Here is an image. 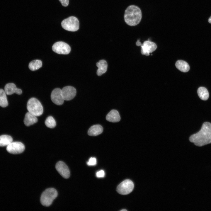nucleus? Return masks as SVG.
Returning a JSON list of instances; mask_svg holds the SVG:
<instances>
[{
	"instance_id": "obj_18",
	"label": "nucleus",
	"mask_w": 211,
	"mask_h": 211,
	"mask_svg": "<svg viewBox=\"0 0 211 211\" xmlns=\"http://www.w3.org/2000/svg\"><path fill=\"white\" fill-rule=\"evenodd\" d=\"M175 65L178 70L183 72H187L190 69L188 64L183 60H180L177 61Z\"/></svg>"
},
{
	"instance_id": "obj_8",
	"label": "nucleus",
	"mask_w": 211,
	"mask_h": 211,
	"mask_svg": "<svg viewBox=\"0 0 211 211\" xmlns=\"http://www.w3.org/2000/svg\"><path fill=\"white\" fill-rule=\"evenodd\" d=\"M6 149L10 153L17 154L22 153L25 149V147L21 142H12L7 146Z\"/></svg>"
},
{
	"instance_id": "obj_22",
	"label": "nucleus",
	"mask_w": 211,
	"mask_h": 211,
	"mask_svg": "<svg viewBox=\"0 0 211 211\" xmlns=\"http://www.w3.org/2000/svg\"><path fill=\"white\" fill-rule=\"evenodd\" d=\"M6 94L3 89H0V106L4 108L8 105Z\"/></svg>"
},
{
	"instance_id": "obj_15",
	"label": "nucleus",
	"mask_w": 211,
	"mask_h": 211,
	"mask_svg": "<svg viewBox=\"0 0 211 211\" xmlns=\"http://www.w3.org/2000/svg\"><path fill=\"white\" fill-rule=\"evenodd\" d=\"M38 121L36 116L28 112L25 115L24 120L25 125L29 126L34 124Z\"/></svg>"
},
{
	"instance_id": "obj_9",
	"label": "nucleus",
	"mask_w": 211,
	"mask_h": 211,
	"mask_svg": "<svg viewBox=\"0 0 211 211\" xmlns=\"http://www.w3.org/2000/svg\"><path fill=\"white\" fill-rule=\"evenodd\" d=\"M141 53L146 56L149 55V53L154 51L157 48L156 44L149 40L144 41L141 45Z\"/></svg>"
},
{
	"instance_id": "obj_12",
	"label": "nucleus",
	"mask_w": 211,
	"mask_h": 211,
	"mask_svg": "<svg viewBox=\"0 0 211 211\" xmlns=\"http://www.w3.org/2000/svg\"><path fill=\"white\" fill-rule=\"evenodd\" d=\"M55 168L58 172L64 178L67 179L69 177V170L64 162L61 161H59L56 164Z\"/></svg>"
},
{
	"instance_id": "obj_24",
	"label": "nucleus",
	"mask_w": 211,
	"mask_h": 211,
	"mask_svg": "<svg viewBox=\"0 0 211 211\" xmlns=\"http://www.w3.org/2000/svg\"><path fill=\"white\" fill-rule=\"evenodd\" d=\"M87 164L89 166L95 165L96 164V159L95 157H91L87 162Z\"/></svg>"
},
{
	"instance_id": "obj_10",
	"label": "nucleus",
	"mask_w": 211,
	"mask_h": 211,
	"mask_svg": "<svg viewBox=\"0 0 211 211\" xmlns=\"http://www.w3.org/2000/svg\"><path fill=\"white\" fill-rule=\"evenodd\" d=\"M51 98L52 102L55 104L62 105L64 100L62 94V90L59 88L54 89L51 93Z\"/></svg>"
},
{
	"instance_id": "obj_13",
	"label": "nucleus",
	"mask_w": 211,
	"mask_h": 211,
	"mask_svg": "<svg viewBox=\"0 0 211 211\" xmlns=\"http://www.w3.org/2000/svg\"><path fill=\"white\" fill-rule=\"evenodd\" d=\"M4 91L6 94L11 95L15 93L18 95L22 93V91L16 87V85L13 83H9L6 84L4 87Z\"/></svg>"
},
{
	"instance_id": "obj_11",
	"label": "nucleus",
	"mask_w": 211,
	"mask_h": 211,
	"mask_svg": "<svg viewBox=\"0 0 211 211\" xmlns=\"http://www.w3.org/2000/svg\"><path fill=\"white\" fill-rule=\"evenodd\" d=\"M62 90V94L64 100L69 101L75 96L76 91L73 87L68 86L63 87Z\"/></svg>"
},
{
	"instance_id": "obj_23",
	"label": "nucleus",
	"mask_w": 211,
	"mask_h": 211,
	"mask_svg": "<svg viewBox=\"0 0 211 211\" xmlns=\"http://www.w3.org/2000/svg\"><path fill=\"white\" fill-rule=\"evenodd\" d=\"M45 124L47 127L51 128L55 127L56 125V121L52 116H49L45 120Z\"/></svg>"
},
{
	"instance_id": "obj_6",
	"label": "nucleus",
	"mask_w": 211,
	"mask_h": 211,
	"mask_svg": "<svg viewBox=\"0 0 211 211\" xmlns=\"http://www.w3.org/2000/svg\"><path fill=\"white\" fill-rule=\"evenodd\" d=\"M134 185L130 180L126 179L120 183L117 186V191L122 195H127L130 193L133 190Z\"/></svg>"
},
{
	"instance_id": "obj_28",
	"label": "nucleus",
	"mask_w": 211,
	"mask_h": 211,
	"mask_svg": "<svg viewBox=\"0 0 211 211\" xmlns=\"http://www.w3.org/2000/svg\"><path fill=\"white\" fill-rule=\"evenodd\" d=\"M208 22L209 23H211V16L208 19Z\"/></svg>"
},
{
	"instance_id": "obj_19",
	"label": "nucleus",
	"mask_w": 211,
	"mask_h": 211,
	"mask_svg": "<svg viewBox=\"0 0 211 211\" xmlns=\"http://www.w3.org/2000/svg\"><path fill=\"white\" fill-rule=\"evenodd\" d=\"M198 96L200 98L204 101L207 100L209 97V93L207 89L204 87H200L197 91Z\"/></svg>"
},
{
	"instance_id": "obj_25",
	"label": "nucleus",
	"mask_w": 211,
	"mask_h": 211,
	"mask_svg": "<svg viewBox=\"0 0 211 211\" xmlns=\"http://www.w3.org/2000/svg\"><path fill=\"white\" fill-rule=\"evenodd\" d=\"M105 174L104 171L101 170L96 172V176L98 178H102L104 177Z\"/></svg>"
},
{
	"instance_id": "obj_14",
	"label": "nucleus",
	"mask_w": 211,
	"mask_h": 211,
	"mask_svg": "<svg viewBox=\"0 0 211 211\" xmlns=\"http://www.w3.org/2000/svg\"><path fill=\"white\" fill-rule=\"evenodd\" d=\"M106 119L109 122H116L120 120V117L118 111L113 109L107 114L106 116Z\"/></svg>"
},
{
	"instance_id": "obj_17",
	"label": "nucleus",
	"mask_w": 211,
	"mask_h": 211,
	"mask_svg": "<svg viewBox=\"0 0 211 211\" xmlns=\"http://www.w3.org/2000/svg\"><path fill=\"white\" fill-rule=\"evenodd\" d=\"M98 67L97 71V74L98 76H100L107 71L108 64L106 61L104 60H100L96 64Z\"/></svg>"
},
{
	"instance_id": "obj_21",
	"label": "nucleus",
	"mask_w": 211,
	"mask_h": 211,
	"mask_svg": "<svg viewBox=\"0 0 211 211\" xmlns=\"http://www.w3.org/2000/svg\"><path fill=\"white\" fill-rule=\"evenodd\" d=\"M42 64V62L40 60L35 59L31 61L29 63L28 67L30 70L34 71L41 67Z\"/></svg>"
},
{
	"instance_id": "obj_29",
	"label": "nucleus",
	"mask_w": 211,
	"mask_h": 211,
	"mask_svg": "<svg viewBox=\"0 0 211 211\" xmlns=\"http://www.w3.org/2000/svg\"><path fill=\"white\" fill-rule=\"evenodd\" d=\"M121 211H127V210H126V209H123V210H121Z\"/></svg>"
},
{
	"instance_id": "obj_7",
	"label": "nucleus",
	"mask_w": 211,
	"mask_h": 211,
	"mask_svg": "<svg viewBox=\"0 0 211 211\" xmlns=\"http://www.w3.org/2000/svg\"><path fill=\"white\" fill-rule=\"evenodd\" d=\"M52 48L54 52L59 54H68L71 51V47L69 45L62 41L57 42L55 43Z\"/></svg>"
},
{
	"instance_id": "obj_16",
	"label": "nucleus",
	"mask_w": 211,
	"mask_h": 211,
	"mask_svg": "<svg viewBox=\"0 0 211 211\" xmlns=\"http://www.w3.org/2000/svg\"><path fill=\"white\" fill-rule=\"evenodd\" d=\"M103 127L100 125H95L91 126L88 131V135L91 136H96L103 132Z\"/></svg>"
},
{
	"instance_id": "obj_1",
	"label": "nucleus",
	"mask_w": 211,
	"mask_h": 211,
	"mask_svg": "<svg viewBox=\"0 0 211 211\" xmlns=\"http://www.w3.org/2000/svg\"><path fill=\"white\" fill-rule=\"evenodd\" d=\"M189 139L191 142L199 147L211 143V123L204 122L200 130L191 135Z\"/></svg>"
},
{
	"instance_id": "obj_20",
	"label": "nucleus",
	"mask_w": 211,
	"mask_h": 211,
	"mask_svg": "<svg viewBox=\"0 0 211 211\" xmlns=\"http://www.w3.org/2000/svg\"><path fill=\"white\" fill-rule=\"evenodd\" d=\"M12 141V138L10 136L7 135L0 136V147L7 146Z\"/></svg>"
},
{
	"instance_id": "obj_3",
	"label": "nucleus",
	"mask_w": 211,
	"mask_h": 211,
	"mask_svg": "<svg viewBox=\"0 0 211 211\" xmlns=\"http://www.w3.org/2000/svg\"><path fill=\"white\" fill-rule=\"evenodd\" d=\"M57 191L54 188H50L46 189L41 196V204L44 206H49L57 197Z\"/></svg>"
},
{
	"instance_id": "obj_26",
	"label": "nucleus",
	"mask_w": 211,
	"mask_h": 211,
	"mask_svg": "<svg viewBox=\"0 0 211 211\" xmlns=\"http://www.w3.org/2000/svg\"><path fill=\"white\" fill-rule=\"evenodd\" d=\"M62 6H67L69 4V0H59Z\"/></svg>"
},
{
	"instance_id": "obj_2",
	"label": "nucleus",
	"mask_w": 211,
	"mask_h": 211,
	"mask_svg": "<svg viewBox=\"0 0 211 211\" xmlns=\"http://www.w3.org/2000/svg\"><path fill=\"white\" fill-rule=\"evenodd\" d=\"M142 13L138 6L132 5L129 6L125 11L124 18L125 23L130 26H135L140 22Z\"/></svg>"
},
{
	"instance_id": "obj_5",
	"label": "nucleus",
	"mask_w": 211,
	"mask_h": 211,
	"mask_svg": "<svg viewBox=\"0 0 211 211\" xmlns=\"http://www.w3.org/2000/svg\"><path fill=\"white\" fill-rule=\"evenodd\" d=\"M61 25L67 30L74 32L79 29V23L77 18L71 16L64 20L61 23Z\"/></svg>"
},
{
	"instance_id": "obj_27",
	"label": "nucleus",
	"mask_w": 211,
	"mask_h": 211,
	"mask_svg": "<svg viewBox=\"0 0 211 211\" xmlns=\"http://www.w3.org/2000/svg\"><path fill=\"white\" fill-rule=\"evenodd\" d=\"M136 45L137 46H141L142 45L139 40H137V41L136 42Z\"/></svg>"
},
{
	"instance_id": "obj_4",
	"label": "nucleus",
	"mask_w": 211,
	"mask_h": 211,
	"mask_svg": "<svg viewBox=\"0 0 211 211\" xmlns=\"http://www.w3.org/2000/svg\"><path fill=\"white\" fill-rule=\"evenodd\" d=\"M27 108L28 112L36 116L41 115L43 112V108L41 103L35 98L29 100L27 103Z\"/></svg>"
}]
</instances>
